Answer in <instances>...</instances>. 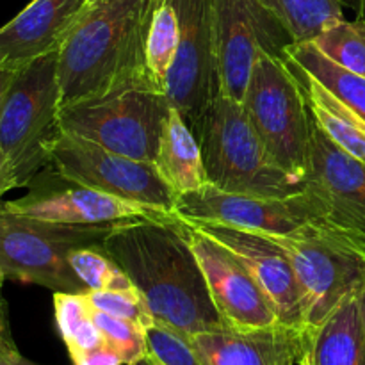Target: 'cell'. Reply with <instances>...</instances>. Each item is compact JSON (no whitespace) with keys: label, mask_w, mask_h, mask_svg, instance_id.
Returning a JSON list of instances; mask_svg holds the SVG:
<instances>
[{"label":"cell","mask_w":365,"mask_h":365,"mask_svg":"<svg viewBox=\"0 0 365 365\" xmlns=\"http://www.w3.org/2000/svg\"><path fill=\"white\" fill-rule=\"evenodd\" d=\"M102 245L139 289L157 323L189 339L227 328L180 217L170 214L127 221Z\"/></svg>","instance_id":"obj_1"},{"label":"cell","mask_w":365,"mask_h":365,"mask_svg":"<svg viewBox=\"0 0 365 365\" xmlns=\"http://www.w3.org/2000/svg\"><path fill=\"white\" fill-rule=\"evenodd\" d=\"M150 9L152 0H118L82 14L57 53L61 109L128 88L155 89L146 66Z\"/></svg>","instance_id":"obj_2"},{"label":"cell","mask_w":365,"mask_h":365,"mask_svg":"<svg viewBox=\"0 0 365 365\" xmlns=\"http://www.w3.org/2000/svg\"><path fill=\"white\" fill-rule=\"evenodd\" d=\"M191 128L209 182L221 191L285 198L305 189L271 157L239 100L217 93Z\"/></svg>","instance_id":"obj_3"},{"label":"cell","mask_w":365,"mask_h":365,"mask_svg":"<svg viewBox=\"0 0 365 365\" xmlns=\"http://www.w3.org/2000/svg\"><path fill=\"white\" fill-rule=\"evenodd\" d=\"M57 53L21 66L0 102V148L16 175L18 187H27L48 166L50 150L61 132Z\"/></svg>","instance_id":"obj_4"},{"label":"cell","mask_w":365,"mask_h":365,"mask_svg":"<svg viewBox=\"0 0 365 365\" xmlns=\"http://www.w3.org/2000/svg\"><path fill=\"white\" fill-rule=\"evenodd\" d=\"M118 225L56 223L0 205V273L53 292H86L70 266L71 252L102 245Z\"/></svg>","instance_id":"obj_5"},{"label":"cell","mask_w":365,"mask_h":365,"mask_svg":"<svg viewBox=\"0 0 365 365\" xmlns=\"http://www.w3.org/2000/svg\"><path fill=\"white\" fill-rule=\"evenodd\" d=\"M242 107L278 166L305 182L310 170L312 116L284 57L260 52Z\"/></svg>","instance_id":"obj_6"},{"label":"cell","mask_w":365,"mask_h":365,"mask_svg":"<svg viewBox=\"0 0 365 365\" xmlns=\"http://www.w3.org/2000/svg\"><path fill=\"white\" fill-rule=\"evenodd\" d=\"M291 259L303 294L305 330L319 327L365 285V246L324 225L291 235H271Z\"/></svg>","instance_id":"obj_7"},{"label":"cell","mask_w":365,"mask_h":365,"mask_svg":"<svg viewBox=\"0 0 365 365\" xmlns=\"http://www.w3.org/2000/svg\"><path fill=\"white\" fill-rule=\"evenodd\" d=\"M170 109L166 93L153 88H128L63 107L59 130L120 155L153 163Z\"/></svg>","instance_id":"obj_8"},{"label":"cell","mask_w":365,"mask_h":365,"mask_svg":"<svg viewBox=\"0 0 365 365\" xmlns=\"http://www.w3.org/2000/svg\"><path fill=\"white\" fill-rule=\"evenodd\" d=\"M48 166L61 177L127 202L173 214L177 195L163 180L155 164L135 160L78 135L59 132Z\"/></svg>","instance_id":"obj_9"},{"label":"cell","mask_w":365,"mask_h":365,"mask_svg":"<svg viewBox=\"0 0 365 365\" xmlns=\"http://www.w3.org/2000/svg\"><path fill=\"white\" fill-rule=\"evenodd\" d=\"M173 214L192 225H221L269 235H291L310 225L328 227L307 191L271 198L227 192L209 184L177 196Z\"/></svg>","instance_id":"obj_10"},{"label":"cell","mask_w":365,"mask_h":365,"mask_svg":"<svg viewBox=\"0 0 365 365\" xmlns=\"http://www.w3.org/2000/svg\"><path fill=\"white\" fill-rule=\"evenodd\" d=\"M220 93L242 102L260 52L284 56L287 29L259 0H210Z\"/></svg>","instance_id":"obj_11"},{"label":"cell","mask_w":365,"mask_h":365,"mask_svg":"<svg viewBox=\"0 0 365 365\" xmlns=\"http://www.w3.org/2000/svg\"><path fill=\"white\" fill-rule=\"evenodd\" d=\"M182 223L225 327L250 331L280 324L273 305L246 264L212 235L184 220Z\"/></svg>","instance_id":"obj_12"},{"label":"cell","mask_w":365,"mask_h":365,"mask_svg":"<svg viewBox=\"0 0 365 365\" xmlns=\"http://www.w3.org/2000/svg\"><path fill=\"white\" fill-rule=\"evenodd\" d=\"M324 223L365 246V163L335 145L312 120L305 189Z\"/></svg>","instance_id":"obj_13"},{"label":"cell","mask_w":365,"mask_h":365,"mask_svg":"<svg viewBox=\"0 0 365 365\" xmlns=\"http://www.w3.org/2000/svg\"><path fill=\"white\" fill-rule=\"evenodd\" d=\"M180 43L166 84L171 106L195 125L220 93L210 0H175Z\"/></svg>","instance_id":"obj_14"},{"label":"cell","mask_w":365,"mask_h":365,"mask_svg":"<svg viewBox=\"0 0 365 365\" xmlns=\"http://www.w3.org/2000/svg\"><path fill=\"white\" fill-rule=\"evenodd\" d=\"M27 187V195L2 202V205L36 220L73 225H116L145 217L170 216L68 180L50 166L43 168Z\"/></svg>","instance_id":"obj_15"},{"label":"cell","mask_w":365,"mask_h":365,"mask_svg":"<svg viewBox=\"0 0 365 365\" xmlns=\"http://www.w3.org/2000/svg\"><path fill=\"white\" fill-rule=\"evenodd\" d=\"M192 225V223H191ZM232 250L253 274L282 324L305 330L303 294L287 253L269 234L221 225H195ZM307 331V330H305Z\"/></svg>","instance_id":"obj_16"},{"label":"cell","mask_w":365,"mask_h":365,"mask_svg":"<svg viewBox=\"0 0 365 365\" xmlns=\"http://www.w3.org/2000/svg\"><path fill=\"white\" fill-rule=\"evenodd\" d=\"M86 11V0H32L0 27V66L18 70L59 52Z\"/></svg>","instance_id":"obj_17"},{"label":"cell","mask_w":365,"mask_h":365,"mask_svg":"<svg viewBox=\"0 0 365 365\" xmlns=\"http://www.w3.org/2000/svg\"><path fill=\"white\" fill-rule=\"evenodd\" d=\"M207 365H298L307 349V331L274 324L239 331L221 328L191 337Z\"/></svg>","instance_id":"obj_18"},{"label":"cell","mask_w":365,"mask_h":365,"mask_svg":"<svg viewBox=\"0 0 365 365\" xmlns=\"http://www.w3.org/2000/svg\"><path fill=\"white\" fill-rule=\"evenodd\" d=\"M153 164L177 196L210 184L195 130L173 106L163 123Z\"/></svg>","instance_id":"obj_19"},{"label":"cell","mask_w":365,"mask_h":365,"mask_svg":"<svg viewBox=\"0 0 365 365\" xmlns=\"http://www.w3.org/2000/svg\"><path fill=\"white\" fill-rule=\"evenodd\" d=\"M309 365H365L360 292L346 298L319 327L307 331Z\"/></svg>","instance_id":"obj_20"},{"label":"cell","mask_w":365,"mask_h":365,"mask_svg":"<svg viewBox=\"0 0 365 365\" xmlns=\"http://www.w3.org/2000/svg\"><path fill=\"white\" fill-rule=\"evenodd\" d=\"M285 64L294 75L303 98H305L312 120L321 127V130L341 148L351 153L356 159L365 163V120L346 106L339 96H335L327 86L321 84L312 73L299 66L287 56Z\"/></svg>","instance_id":"obj_21"},{"label":"cell","mask_w":365,"mask_h":365,"mask_svg":"<svg viewBox=\"0 0 365 365\" xmlns=\"http://www.w3.org/2000/svg\"><path fill=\"white\" fill-rule=\"evenodd\" d=\"M284 56L291 57L294 63L312 73L323 86H327L335 96L351 107L359 116L365 120V78L351 73L328 59L312 41L291 43Z\"/></svg>","instance_id":"obj_22"},{"label":"cell","mask_w":365,"mask_h":365,"mask_svg":"<svg viewBox=\"0 0 365 365\" xmlns=\"http://www.w3.org/2000/svg\"><path fill=\"white\" fill-rule=\"evenodd\" d=\"M180 43V27L175 0H152L148 34H146V66L155 89L166 93L168 77L173 68Z\"/></svg>","instance_id":"obj_23"},{"label":"cell","mask_w":365,"mask_h":365,"mask_svg":"<svg viewBox=\"0 0 365 365\" xmlns=\"http://www.w3.org/2000/svg\"><path fill=\"white\" fill-rule=\"evenodd\" d=\"M287 29L292 41H310L344 20L342 0H259Z\"/></svg>","instance_id":"obj_24"},{"label":"cell","mask_w":365,"mask_h":365,"mask_svg":"<svg viewBox=\"0 0 365 365\" xmlns=\"http://www.w3.org/2000/svg\"><path fill=\"white\" fill-rule=\"evenodd\" d=\"M53 316L70 359L106 344L84 292H53Z\"/></svg>","instance_id":"obj_25"},{"label":"cell","mask_w":365,"mask_h":365,"mask_svg":"<svg viewBox=\"0 0 365 365\" xmlns=\"http://www.w3.org/2000/svg\"><path fill=\"white\" fill-rule=\"evenodd\" d=\"M328 59L365 78V20H341L310 39Z\"/></svg>","instance_id":"obj_26"},{"label":"cell","mask_w":365,"mask_h":365,"mask_svg":"<svg viewBox=\"0 0 365 365\" xmlns=\"http://www.w3.org/2000/svg\"><path fill=\"white\" fill-rule=\"evenodd\" d=\"M70 266L86 291H123L135 287L103 245L82 246L71 252Z\"/></svg>","instance_id":"obj_27"},{"label":"cell","mask_w":365,"mask_h":365,"mask_svg":"<svg viewBox=\"0 0 365 365\" xmlns=\"http://www.w3.org/2000/svg\"><path fill=\"white\" fill-rule=\"evenodd\" d=\"M93 321L98 327L106 344L118 353L123 365H138L150 355L146 330L143 327L98 310H93Z\"/></svg>","instance_id":"obj_28"},{"label":"cell","mask_w":365,"mask_h":365,"mask_svg":"<svg viewBox=\"0 0 365 365\" xmlns=\"http://www.w3.org/2000/svg\"><path fill=\"white\" fill-rule=\"evenodd\" d=\"M84 296L93 310L128 319L145 330L155 321L138 287L123 291H86Z\"/></svg>","instance_id":"obj_29"},{"label":"cell","mask_w":365,"mask_h":365,"mask_svg":"<svg viewBox=\"0 0 365 365\" xmlns=\"http://www.w3.org/2000/svg\"><path fill=\"white\" fill-rule=\"evenodd\" d=\"M150 355L166 365H207L196 351L191 339L178 334L173 328L153 321L146 328Z\"/></svg>","instance_id":"obj_30"},{"label":"cell","mask_w":365,"mask_h":365,"mask_svg":"<svg viewBox=\"0 0 365 365\" xmlns=\"http://www.w3.org/2000/svg\"><path fill=\"white\" fill-rule=\"evenodd\" d=\"M20 355L16 344H14L13 334L9 327V314H7V303L0 294V362L9 360Z\"/></svg>","instance_id":"obj_31"},{"label":"cell","mask_w":365,"mask_h":365,"mask_svg":"<svg viewBox=\"0 0 365 365\" xmlns=\"http://www.w3.org/2000/svg\"><path fill=\"white\" fill-rule=\"evenodd\" d=\"M71 362L73 365H123L118 353L113 351L107 344L91 349V351L84 353L77 359H71Z\"/></svg>","instance_id":"obj_32"},{"label":"cell","mask_w":365,"mask_h":365,"mask_svg":"<svg viewBox=\"0 0 365 365\" xmlns=\"http://www.w3.org/2000/svg\"><path fill=\"white\" fill-rule=\"evenodd\" d=\"M16 175H14L13 168H11L9 160L4 155L2 148H0V205H2V198L11 191V189H16Z\"/></svg>","instance_id":"obj_33"},{"label":"cell","mask_w":365,"mask_h":365,"mask_svg":"<svg viewBox=\"0 0 365 365\" xmlns=\"http://www.w3.org/2000/svg\"><path fill=\"white\" fill-rule=\"evenodd\" d=\"M18 70H20V68H18ZM18 70H11V68L0 66V102H2L4 95H6L7 88H9L11 82H13L14 75H16Z\"/></svg>","instance_id":"obj_34"},{"label":"cell","mask_w":365,"mask_h":365,"mask_svg":"<svg viewBox=\"0 0 365 365\" xmlns=\"http://www.w3.org/2000/svg\"><path fill=\"white\" fill-rule=\"evenodd\" d=\"M0 365H36V364H32L31 360L24 359V356H21V355H16V356H13V359L4 360V362H0Z\"/></svg>","instance_id":"obj_35"},{"label":"cell","mask_w":365,"mask_h":365,"mask_svg":"<svg viewBox=\"0 0 365 365\" xmlns=\"http://www.w3.org/2000/svg\"><path fill=\"white\" fill-rule=\"evenodd\" d=\"M353 11H355V14L359 20H365V0H359V2H356V6L353 7Z\"/></svg>","instance_id":"obj_36"},{"label":"cell","mask_w":365,"mask_h":365,"mask_svg":"<svg viewBox=\"0 0 365 365\" xmlns=\"http://www.w3.org/2000/svg\"><path fill=\"white\" fill-rule=\"evenodd\" d=\"M113 2H118V0H86V6H88V9H91V7L106 6V4H113Z\"/></svg>","instance_id":"obj_37"},{"label":"cell","mask_w":365,"mask_h":365,"mask_svg":"<svg viewBox=\"0 0 365 365\" xmlns=\"http://www.w3.org/2000/svg\"><path fill=\"white\" fill-rule=\"evenodd\" d=\"M360 314H362V324H364V331H365V285L360 291Z\"/></svg>","instance_id":"obj_38"},{"label":"cell","mask_w":365,"mask_h":365,"mask_svg":"<svg viewBox=\"0 0 365 365\" xmlns=\"http://www.w3.org/2000/svg\"><path fill=\"white\" fill-rule=\"evenodd\" d=\"M143 362H145V365H166V364H163V362H160V360H157L155 356H152V355H148V356H146V359L143 360Z\"/></svg>","instance_id":"obj_39"},{"label":"cell","mask_w":365,"mask_h":365,"mask_svg":"<svg viewBox=\"0 0 365 365\" xmlns=\"http://www.w3.org/2000/svg\"><path fill=\"white\" fill-rule=\"evenodd\" d=\"M356 2H359V0H342V4H344V6H348V7H355L356 6Z\"/></svg>","instance_id":"obj_40"},{"label":"cell","mask_w":365,"mask_h":365,"mask_svg":"<svg viewBox=\"0 0 365 365\" xmlns=\"http://www.w3.org/2000/svg\"><path fill=\"white\" fill-rule=\"evenodd\" d=\"M298 365H309V364H307V360H305V353H303L302 360H299V364H298Z\"/></svg>","instance_id":"obj_41"},{"label":"cell","mask_w":365,"mask_h":365,"mask_svg":"<svg viewBox=\"0 0 365 365\" xmlns=\"http://www.w3.org/2000/svg\"><path fill=\"white\" fill-rule=\"evenodd\" d=\"M4 280H6V278H4V274L0 273V291H2V285H4Z\"/></svg>","instance_id":"obj_42"}]
</instances>
